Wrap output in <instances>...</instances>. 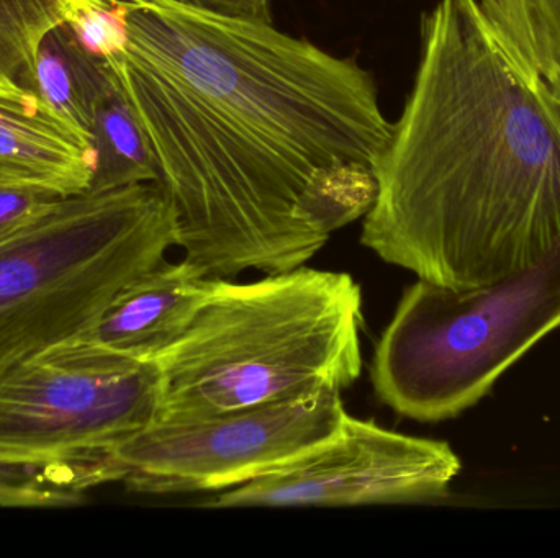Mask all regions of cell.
Listing matches in <instances>:
<instances>
[{"label": "cell", "instance_id": "6da1fadb", "mask_svg": "<svg viewBox=\"0 0 560 558\" xmlns=\"http://www.w3.org/2000/svg\"><path fill=\"white\" fill-rule=\"evenodd\" d=\"M120 2L127 46L105 62L187 261L213 278L293 271L368 215L394 123L355 58L176 0Z\"/></svg>", "mask_w": 560, "mask_h": 558}, {"label": "cell", "instance_id": "7a4b0ae2", "mask_svg": "<svg viewBox=\"0 0 560 558\" xmlns=\"http://www.w3.org/2000/svg\"><path fill=\"white\" fill-rule=\"evenodd\" d=\"M361 242L451 288L492 284L560 242V108L477 0L421 19L413 87L375 167Z\"/></svg>", "mask_w": 560, "mask_h": 558}, {"label": "cell", "instance_id": "3957f363", "mask_svg": "<svg viewBox=\"0 0 560 558\" xmlns=\"http://www.w3.org/2000/svg\"><path fill=\"white\" fill-rule=\"evenodd\" d=\"M361 285L305 265L213 278L189 330L156 360L158 422H186L351 387L362 373Z\"/></svg>", "mask_w": 560, "mask_h": 558}, {"label": "cell", "instance_id": "277c9868", "mask_svg": "<svg viewBox=\"0 0 560 558\" xmlns=\"http://www.w3.org/2000/svg\"><path fill=\"white\" fill-rule=\"evenodd\" d=\"M176 245L158 182L62 197L0 239V376L71 340Z\"/></svg>", "mask_w": 560, "mask_h": 558}, {"label": "cell", "instance_id": "5b68a950", "mask_svg": "<svg viewBox=\"0 0 560 558\" xmlns=\"http://www.w3.org/2000/svg\"><path fill=\"white\" fill-rule=\"evenodd\" d=\"M560 328V242L541 261L492 284L451 288L418 278L382 333L375 395L420 423L463 415Z\"/></svg>", "mask_w": 560, "mask_h": 558}, {"label": "cell", "instance_id": "8992f818", "mask_svg": "<svg viewBox=\"0 0 560 558\" xmlns=\"http://www.w3.org/2000/svg\"><path fill=\"white\" fill-rule=\"evenodd\" d=\"M160 415L156 363L56 344L0 376V482L75 501L108 484V449Z\"/></svg>", "mask_w": 560, "mask_h": 558}, {"label": "cell", "instance_id": "52a82bcc", "mask_svg": "<svg viewBox=\"0 0 560 558\" xmlns=\"http://www.w3.org/2000/svg\"><path fill=\"white\" fill-rule=\"evenodd\" d=\"M348 413L341 392L186 422H156L105 454L114 482L138 494L223 491L279 471L326 444Z\"/></svg>", "mask_w": 560, "mask_h": 558}, {"label": "cell", "instance_id": "ba28073f", "mask_svg": "<svg viewBox=\"0 0 560 558\" xmlns=\"http://www.w3.org/2000/svg\"><path fill=\"white\" fill-rule=\"evenodd\" d=\"M447 442L346 415L341 431L305 458L213 498L207 507H359L440 503L460 474Z\"/></svg>", "mask_w": 560, "mask_h": 558}, {"label": "cell", "instance_id": "9c48e42d", "mask_svg": "<svg viewBox=\"0 0 560 558\" xmlns=\"http://www.w3.org/2000/svg\"><path fill=\"white\" fill-rule=\"evenodd\" d=\"M212 281L186 258L161 261L125 285L95 320L68 341L156 363L189 330Z\"/></svg>", "mask_w": 560, "mask_h": 558}, {"label": "cell", "instance_id": "30bf717a", "mask_svg": "<svg viewBox=\"0 0 560 558\" xmlns=\"http://www.w3.org/2000/svg\"><path fill=\"white\" fill-rule=\"evenodd\" d=\"M94 169L88 134L35 92L0 84V174L69 197L88 192Z\"/></svg>", "mask_w": 560, "mask_h": 558}, {"label": "cell", "instance_id": "8fae6325", "mask_svg": "<svg viewBox=\"0 0 560 558\" xmlns=\"http://www.w3.org/2000/svg\"><path fill=\"white\" fill-rule=\"evenodd\" d=\"M110 79L107 62L89 55L65 22L43 36L36 51L33 92L88 136L95 105Z\"/></svg>", "mask_w": 560, "mask_h": 558}, {"label": "cell", "instance_id": "7c38bea8", "mask_svg": "<svg viewBox=\"0 0 560 558\" xmlns=\"http://www.w3.org/2000/svg\"><path fill=\"white\" fill-rule=\"evenodd\" d=\"M89 136L95 151V169L88 192L160 180L156 157L114 72L95 105Z\"/></svg>", "mask_w": 560, "mask_h": 558}, {"label": "cell", "instance_id": "4fadbf2b", "mask_svg": "<svg viewBox=\"0 0 560 558\" xmlns=\"http://www.w3.org/2000/svg\"><path fill=\"white\" fill-rule=\"evenodd\" d=\"M500 41L539 78L560 68V0H477Z\"/></svg>", "mask_w": 560, "mask_h": 558}, {"label": "cell", "instance_id": "5bb4252c", "mask_svg": "<svg viewBox=\"0 0 560 558\" xmlns=\"http://www.w3.org/2000/svg\"><path fill=\"white\" fill-rule=\"evenodd\" d=\"M72 0H0V84L33 91L43 36L65 22Z\"/></svg>", "mask_w": 560, "mask_h": 558}, {"label": "cell", "instance_id": "9a60e30c", "mask_svg": "<svg viewBox=\"0 0 560 558\" xmlns=\"http://www.w3.org/2000/svg\"><path fill=\"white\" fill-rule=\"evenodd\" d=\"M65 23L75 41L101 61L120 55L127 46L128 13L120 0H72Z\"/></svg>", "mask_w": 560, "mask_h": 558}, {"label": "cell", "instance_id": "2e32d148", "mask_svg": "<svg viewBox=\"0 0 560 558\" xmlns=\"http://www.w3.org/2000/svg\"><path fill=\"white\" fill-rule=\"evenodd\" d=\"M62 197L46 187L0 174V239L51 209Z\"/></svg>", "mask_w": 560, "mask_h": 558}, {"label": "cell", "instance_id": "e0dca14e", "mask_svg": "<svg viewBox=\"0 0 560 558\" xmlns=\"http://www.w3.org/2000/svg\"><path fill=\"white\" fill-rule=\"evenodd\" d=\"M176 2L203 10V12L215 13V15L229 16V19L272 23L275 0H176Z\"/></svg>", "mask_w": 560, "mask_h": 558}, {"label": "cell", "instance_id": "ac0fdd59", "mask_svg": "<svg viewBox=\"0 0 560 558\" xmlns=\"http://www.w3.org/2000/svg\"><path fill=\"white\" fill-rule=\"evenodd\" d=\"M546 84H548L549 91H551V95L555 97V100L558 102L560 108V68L555 74L546 79Z\"/></svg>", "mask_w": 560, "mask_h": 558}]
</instances>
